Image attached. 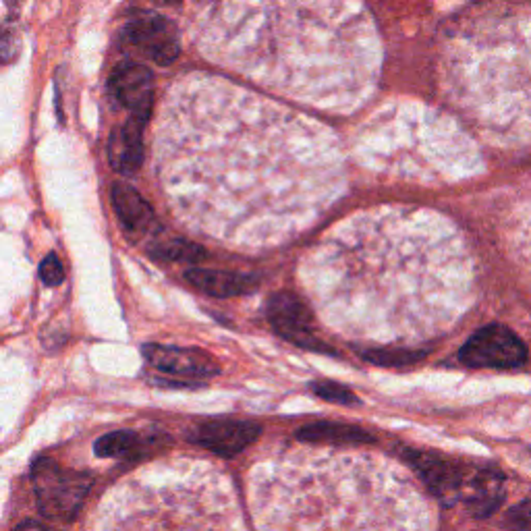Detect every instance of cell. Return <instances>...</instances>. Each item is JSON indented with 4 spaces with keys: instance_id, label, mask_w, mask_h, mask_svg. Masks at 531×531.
Segmentation results:
<instances>
[{
    "instance_id": "obj_1",
    "label": "cell",
    "mask_w": 531,
    "mask_h": 531,
    "mask_svg": "<svg viewBox=\"0 0 531 531\" xmlns=\"http://www.w3.org/2000/svg\"><path fill=\"white\" fill-rule=\"evenodd\" d=\"M38 507L46 517L73 519L86 500L94 480L90 473L65 469L50 459H38L32 467Z\"/></svg>"
},
{
    "instance_id": "obj_2",
    "label": "cell",
    "mask_w": 531,
    "mask_h": 531,
    "mask_svg": "<svg viewBox=\"0 0 531 531\" xmlns=\"http://www.w3.org/2000/svg\"><path fill=\"white\" fill-rule=\"evenodd\" d=\"M525 345L513 330L490 324L471 334L459 357L469 368L513 370L525 361Z\"/></svg>"
},
{
    "instance_id": "obj_3",
    "label": "cell",
    "mask_w": 531,
    "mask_h": 531,
    "mask_svg": "<svg viewBox=\"0 0 531 531\" xmlns=\"http://www.w3.org/2000/svg\"><path fill=\"white\" fill-rule=\"evenodd\" d=\"M123 42L160 67L175 63L181 54L177 25L160 15L148 13L131 19L123 30Z\"/></svg>"
},
{
    "instance_id": "obj_4",
    "label": "cell",
    "mask_w": 531,
    "mask_h": 531,
    "mask_svg": "<svg viewBox=\"0 0 531 531\" xmlns=\"http://www.w3.org/2000/svg\"><path fill=\"white\" fill-rule=\"evenodd\" d=\"M266 316L272 328L281 334L283 339L303 347L316 345L318 339L314 316L295 293L281 291L272 295L266 305Z\"/></svg>"
},
{
    "instance_id": "obj_5",
    "label": "cell",
    "mask_w": 531,
    "mask_h": 531,
    "mask_svg": "<svg viewBox=\"0 0 531 531\" xmlns=\"http://www.w3.org/2000/svg\"><path fill=\"white\" fill-rule=\"evenodd\" d=\"M262 434V428L254 422H239V419H214L193 428L189 440L202 449L220 457H235L247 446L254 444Z\"/></svg>"
},
{
    "instance_id": "obj_6",
    "label": "cell",
    "mask_w": 531,
    "mask_h": 531,
    "mask_svg": "<svg viewBox=\"0 0 531 531\" xmlns=\"http://www.w3.org/2000/svg\"><path fill=\"white\" fill-rule=\"evenodd\" d=\"M144 357L152 368L175 378L185 380H202L212 378L220 372L218 363L212 355L200 349L187 347H169V345H146Z\"/></svg>"
},
{
    "instance_id": "obj_7",
    "label": "cell",
    "mask_w": 531,
    "mask_h": 531,
    "mask_svg": "<svg viewBox=\"0 0 531 531\" xmlns=\"http://www.w3.org/2000/svg\"><path fill=\"white\" fill-rule=\"evenodd\" d=\"M108 88L119 104L131 110V115L150 119L154 104V75L148 67L133 61L117 65L108 79Z\"/></svg>"
},
{
    "instance_id": "obj_8",
    "label": "cell",
    "mask_w": 531,
    "mask_h": 531,
    "mask_svg": "<svg viewBox=\"0 0 531 531\" xmlns=\"http://www.w3.org/2000/svg\"><path fill=\"white\" fill-rule=\"evenodd\" d=\"M405 457L440 500L453 502L461 494L463 473L457 463L430 451H407Z\"/></svg>"
},
{
    "instance_id": "obj_9",
    "label": "cell",
    "mask_w": 531,
    "mask_h": 531,
    "mask_svg": "<svg viewBox=\"0 0 531 531\" xmlns=\"http://www.w3.org/2000/svg\"><path fill=\"white\" fill-rule=\"evenodd\" d=\"M150 119L131 115L108 139V162L125 177L135 175L144 164V129Z\"/></svg>"
},
{
    "instance_id": "obj_10",
    "label": "cell",
    "mask_w": 531,
    "mask_h": 531,
    "mask_svg": "<svg viewBox=\"0 0 531 531\" xmlns=\"http://www.w3.org/2000/svg\"><path fill=\"white\" fill-rule=\"evenodd\" d=\"M461 496L467 505V511L478 517L486 519L494 515L502 502H505L507 490H505V478L500 473L482 469L478 473H473L471 478L465 482L461 488Z\"/></svg>"
},
{
    "instance_id": "obj_11",
    "label": "cell",
    "mask_w": 531,
    "mask_h": 531,
    "mask_svg": "<svg viewBox=\"0 0 531 531\" xmlns=\"http://www.w3.org/2000/svg\"><path fill=\"white\" fill-rule=\"evenodd\" d=\"M113 208L123 229L133 237L148 235L158 225L152 206L142 198V193L127 183L113 185Z\"/></svg>"
},
{
    "instance_id": "obj_12",
    "label": "cell",
    "mask_w": 531,
    "mask_h": 531,
    "mask_svg": "<svg viewBox=\"0 0 531 531\" xmlns=\"http://www.w3.org/2000/svg\"><path fill=\"white\" fill-rule=\"evenodd\" d=\"M187 281L212 297H239L254 291L260 281L256 276L243 272H229V270H212V268H191L187 270Z\"/></svg>"
},
{
    "instance_id": "obj_13",
    "label": "cell",
    "mask_w": 531,
    "mask_h": 531,
    "mask_svg": "<svg viewBox=\"0 0 531 531\" xmlns=\"http://www.w3.org/2000/svg\"><path fill=\"white\" fill-rule=\"evenodd\" d=\"M297 438L303 442L314 444H341V446H357L372 444L376 438L359 426H351L345 422H316L305 426L297 432Z\"/></svg>"
},
{
    "instance_id": "obj_14",
    "label": "cell",
    "mask_w": 531,
    "mask_h": 531,
    "mask_svg": "<svg viewBox=\"0 0 531 531\" xmlns=\"http://www.w3.org/2000/svg\"><path fill=\"white\" fill-rule=\"evenodd\" d=\"M150 254L166 262H200L206 258V249L200 247L198 243L173 239V241H164V243L154 245L150 249Z\"/></svg>"
},
{
    "instance_id": "obj_15",
    "label": "cell",
    "mask_w": 531,
    "mask_h": 531,
    "mask_svg": "<svg viewBox=\"0 0 531 531\" xmlns=\"http://www.w3.org/2000/svg\"><path fill=\"white\" fill-rule=\"evenodd\" d=\"M137 446H139V436L135 432L121 430V432H110L98 438L94 451L102 459H115V457L131 455Z\"/></svg>"
},
{
    "instance_id": "obj_16",
    "label": "cell",
    "mask_w": 531,
    "mask_h": 531,
    "mask_svg": "<svg viewBox=\"0 0 531 531\" xmlns=\"http://www.w3.org/2000/svg\"><path fill=\"white\" fill-rule=\"evenodd\" d=\"M21 50V34L9 21L0 23V65H11Z\"/></svg>"
},
{
    "instance_id": "obj_17",
    "label": "cell",
    "mask_w": 531,
    "mask_h": 531,
    "mask_svg": "<svg viewBox=\"0 0 531 531\" xmlns=\"http://www.w3.org/2000/svg\"><path fill=\"white\" fill-rule=\"evenodd\" d=\"M366 359L378 366H405V363H413L417 359H422V353L409 351V349H376L368 351Z\"/></svg>"
},
{
    "instance_id": "obj_18",
    "label": "cell",
    "mask_w": 531,
    "mask_h": 531,
    "mask_svg": "<svg viewBox=\"0 0 531 531\" xmlns=\"http://www.w3.org/2000/svg\"><path fill=\"white\" fill-rule=\"evenodd\" d=\"M312 390L320 399L330 401V403H339V405H355L357 403V397L351 393V390L343 384H337V382L320 380V382L312 384Z\"/></svg>"
},
{
    "instance_id": "obj_19",
    "label": "cell",
    "mask_w": 531,
    "mask_h": 531,
    "mask_svg": "<svg viewBox=\"0 0 531 531\" xmlns=\"http://www.w3.org/2000/svg\"><path fill=\"white\" fill-rule=\"evenodd\" d=\"M40 276L48 287H59L65 281V266L61 264V260L57 256L48 254L44 258V262L40 264Z\"/></svg>"
},
{
    "instance_id": "obj_20",
    "label": "cell",
    "mask_w": 531,
    "mask_h": 531,
    "mask_svg": "<svg viewBox=\"0 0 531 531\" xmlns=\"http://www.w3.org/2000/svg\"><path fill=\"white\" fill-rule=\"evenodd\" d=\"M509 523L515 531H531V500L519 502L509 513Z\"/></svg>"
},
{
    "instance_id": "obj_21",
    "label": "cell",
    "mask_w": 531,
    "mask_h": 531,
    "mask_svg": "<svg viewBox=\"0 0 531 531\" xmlns=\"http://www.w3.org/2000/svg\"><path fill=\"white\" fill-rule=\"evenodd\" d=\"M15 531H46V529H44V525H40L36 521H25Z\"/></svg>"
}]
</instances>
